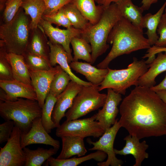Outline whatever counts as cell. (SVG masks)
I'll use <instances>...</instances> for the list:
<instances>
[{"instance_id": "6da1fadb", "label": "cell", "mask_w": 166, "mask_h": 166, "mask_svg": "<svg viewBox=\"0 0 166 166\" xmlns=\"http://www.w3.org/2000/svg\"><path fill=\"white\" fill-rule=\"evenodd\" d=\"M121 127L140 140L166 135V104L150 88L136 86L123 100Z\"/></svg>"}, {"instance_id": "7a4b0ae2", "label": "cell", "mask_w": 166, "mask_h": 166, "mask_svg": "<svg viewBox=\"0 0 166 166\" xmlns=\"http://www.w3.org/2000/svg\"><path fill=\"white\" fill-rule=\"evenodd\" d=\"M107 43L112 44V47L105 58L97 65L98 68H106L112 60L120 56L148 49L151 46L148 39L144 37L143 30L123 17L111 31Z\"/></svg>"}, {"instance_id": "3957f363", "label": "cell", "mask_w": 166, "mask_h": 166, "mask_svg": "<svg viewBox=\"0 0 166 166\" xmlns=\"http://www.w3.org/2000/svg\"><path fill=\"white\" fill-rule=\"evenodd\" d=\"M122 18L116 3H112L104 8L101 17L96 24L81 31V36L92 47V64L109 48L107 43L108 36L114 26Z\"/></svg>"}, {"instance_id": "277c9868", "label": "cell", "mask_w": 166, "mask_h": 166, "mask_svg": "<svg viewBox=\"0 0 166 166\" xmlns=\"http://www.w3.org/2000/svg\"><path fill=\"white\" fill-rule=\"evenodd\" d=\"M31 18L21 7L9 22L0 26V39L8 53L23 55L26 51L31 29Z\"/></svg>"}, {"instance_id": "5b68a950", "label": "cell", "mask_w": 166, "mask_h": 166, "mask_svg": "<svg viewBox=\"0 0 166 166\" xmlns=\"http://www.w3.org/2000/svg\"><path fill=\"white\" fill-rule=\"evenodd\" d=\"M37 101L18 98L14 101H0V115L5 121L12 120L22 133L30 129L34 120L42 115Z\"/></svg>"}, {"instance_id": "8992f818", "label": "cell", "mask_w": 166, "mask_h": 166, "mask_svg": "<svg viewBox=\"0 0 166 166\" xmlns=\"http://www.w3.org/2000/svg\"><path fill=\"white\" fill-rule=\"evenodd\" d=\"M148 65L144 59L133 58V62L126 69H112L108 67V72L99 87V91L111 88L115 92L124 95L126 89L132 85L138 86L140 77L148 71Z\"/></svg>"}, {"instance_id": "52a82bcc", "label": "cell", "mask_w": 166, "mask_h": 166, "mask_svg": "<svg viewBox=\"0 0 166 166\" xmlns=\"http://www.w3.org/2000/svg\"><path fill=\"white\" fill-rule=\"evenodd\" d=\"M99 87L83 86L72 106L65 113L66 121L78 119L103 106L107 94L100 93Z\"/></svg>"}, {"instance_id": "ba28073f", "label": "cell", "mask_w": 166, "mask_h": 166, "mask_svg": "<svg viewBox=\"0 0 166 166\" xmlns=\"http://www.w3.org/2000/svg\"><path fill=\"white\" fill-rule=\"evenodd\" d=\"M105 132L100 124L96 120L94 114L90 117L83 119L66 120L57 128L55 134L60 137L71 136L84 139L89 136L99 137Z\"/></svg>"}, {"instance_id": "9c48e42d", "label": "cell", "mask_w": 166, "mask_h": 166, "mask_svg": "<svg viewBox=\"0 0 166 166\" xmlns=\"http://www.w3.org/2000/svg\"><path fill=\"white\" fill-rule=\"evenodd\" d=\"M120 123L117 119L115 124L110 128L106 130L99 140L93 142L88 139V142L93 146L89 149V150H100L105 153L107 159L105 161L99 162V166H121L123 161L116 157L113 148L115 139L119 129L121 128Z\"/></svg>"}, {"instance_id": "30bf717a", "label": "cell", "mask_w": 166, "mask_h": 166, "mask_svg": "<svg viewBox=\"0 0 166 166\" xmlns=\"http://www.w3.org/2000/svg\"><path fill=\"white\" fill-rule=\"evenodd\" d=\"M21 131L15 125L5 145L0 147V166H22L25 163V155L21 146Z\"/></svg>"}, {"instance_id": "8fae6325", "label": "cell", "mask_w": 166, "mask_h": 166, "mask_svg": "<svg viewBox=\"0 0 166 166\" xmlns=\"http://www.w3.org/2000/svg\"><path fill=\"white\" fill-rule=\"evenodd\" d=\"M39 25L49 38L50 42L60 45L63 47L68 53L70 63L73 61V57L71 54L72 51L70 47L71 41L73 38L81 36V31L73 27L66 29L55 27L52 24L42 18Z\"/></svg>"}, {"instance_id": "7c38bea8", "label": "cell", "mask_w": 166, "mask_h": 166, "mask_svg": "<svg viewBox=\"0 0 166 166\" xmlns=\"http://www.w3.org/2000/svg\"><path fill=\"white\" fill-rule=\"evenodd\" d=\"M0 101H14L18 98L37 100L32 86L15 80H0Z\"/></svg>"}, {"instance_id": "4fadbf2b", "label": "cell", "mask_w": 166, "mask_h": 166, "mask_svg": "<svg viewBox=\"0 0 166 166\" xmlns=\"http://www.w3.org/2000/svg\"><path fill=\"white\" fill-rule=\"evenodd\" d=\"M83 85L71 80L65 89L57 97L52 114L55 127L60 125L61 119L65 117L66 111L71 107L74 99Z\"/></svg>"}, {"instance_id": "5bb4252c", "label": "cell", "mask_w": 166, "mask_h": 166, "mask_svg": "<svg viewBox=\"0 0 166 166\" xmlns=\"http://www.w3.org/2000/svg\"><path fill=\"white\" fill-rule=\"evenodd\" d=\"M60 66L56 65L49 70H29L32 85L36 93L37 101L42 108L49 93L52 80L60 70Z\"/></svg>"}, {"instance_id": "9a60e30c", "label": "cell", "mask_w": 166, "mask_h": 166, "mask_svg": "<svg viewBox=\"0 0 166 166\" xmlns=\"http://www.w3.org/2000/svg\"><path fill=\"white\" fill-rule=\"evenodd\" d=\"M122 101L121 94L114 91L111 88L107 89L105 102L101 109L96 114V120L105 130L115 123L119 112L118 106Z\"/></svg>"}, {"instance_id": "2e32d148", "label": "cell", "mask_w": 166, "mask_h": 166, "mask_svg": "<svg viewBox=\"0 0 166 166\" xmlns=\"http://www.w3.org/2000/svg\"><path fill=\"white\" fill-rule=\"evenodd\" d=\"M43 144L59 149L60 142L51 137L43 126L41 117L35 119L30 130L26 133H22L21 144L22 148L32 144Z\"/></svg>"}, {"instance_id": "e0dca14e", "label": "cell", "mask_w": 166, "mask_h": 166, "mask_svg": "<svg viewBox=\"0 0 166 166\" xmlns=\"http://www.w3.org/2000/svg\"><path fill=\"white\" fill-rule=\"evenodd\" d=\"M49 44L50 48L49 61L52 66H55L58 64L69 75L72 81L80 85L83 86L93 85L90 82L81 79L72 72L69 66L68 55L61 45L53 43L49 40Z\"/></svg>"}, {"instance_id": "ac0fdd59", "label": "cell", "mask_w": 166, "mask_h": 166, "mask_svg": "<svg viewBox=\"0 0 166 166\" xmlns=\"http://www.w3.org/2000/svg\"><path fill=\"white\" fill-rule=\"evenodd\" d=\"M125 144L121 150L114 148L116 155L126 156L132 155L135 160V163L133 166H140L143 161L148 157V154L146 152L148 148L146 141L140 142V139L136 137L129 135L124 139Z\"/></svg>"}, {"instance_id": "d6986e66", "label": "cell", "mask_w": 166, "mask_h": 166, "mask_svg": "<svg viewBox=\"0 0 166 166\" xmlns=\"http://www.w3.org/2000/svg\"><path fill=\"white\" fill-rule=\"evenodd\" d=\"M47 37L39 25L31 29L26 51L41 56L49 61L50 48Z\"/></svg>"}, {"instance_id": "ffe728a7", "label": "cell", "mask_w": 166, "mask_h": 166, "mask_svg": "<svg viewBox=\"0 0 166 166\" xmlns=\"http://www.w3.org/2000/svg\"><path fill=\"white\" fill-rule=\"evenodd\" d=\"M88 62L72 61L69 66L77 72L83 75L86 79L94 86H99L104 81L108 72V67L100 69Z\"/></svg>"}, {"instance_id": "44dd1931", "label": "cell", "mask_w": 166, "mask_h": 166, "mask_svg": "<svg viewBox=\"0 0 166 166\" xmlns=\"http://www.w3.org/2000/svg\"><path fill=\"white\" fill-rule=\"evenodd\" d=\"M60 138L62 140V149L57 158L67 159L74 156L80 157L86 153L84 138L71 136H63Z\"/></svg>"}, {"instance_id": "7402d4cb", "label": "cell", "mask_w": 166, "mask_h": 166, "mask_svg": "<svg viewBox=\"0 0 166 166\" xmlns=\"http://www.w3.org/2000/svg\"><path fill=\"white\" fill-rule=\"evenodd\" d=\"M148 66V71L139 79L138 86L151 88L155 85L156 77L166 71V53H158L157 57Z\"/></svg>"}, {"instance_id": "603a6c76", "label": "cell", "mask_w": 166, "mask_h": 166, "mask_svg": "<svg viewBox=\"0 0 166 166\" xmlns=\"http://www.w3.org/2000/svg\"><path fill=\"white\" fill-rule=\"evenodd\" d=\"M6 57L11 66L14 80L32 86L29 70L22 55L7 53Z\"/></svg>"}, {"instance_id": "cb8c5ba5", "label": "cell", "mask_w": 166, "mask_h": 166, "mask_svg": "<svg viewBox=\"0 0 166 166\" xmlns=\"http://www.w3.org/2000/svg\"><path fill=\"white\" fill-rule=\"evenodd\" d=\"M116 4L122 17L143 30L141 24L144 10L134 5L132 0H121Z\"/></svg>"}, {"instance_id": "d4e9b609", "label": "cell", "mask_w": 166, "mask_h": 166, "mask_svg": "<svg viewBox=\"0 0 166 166\" xmlns=\"http://www.w3.org/2000/svg\"><path fill=\"white\" fill-rule=\"evenodd\" d=\"M166 6V1L155 14H153L149 13L143 16L142 27L143 29L146 28L147 29L145 34L147 36V39L151 46L155 45L159 38L157 33V29Z\"/></svg>"}, {"instance_id": "484cf974", "label": "cell", "mask_w": 166, "mask_h": 166, "mask_svg": "<svg viewBox=\"0 0 166 166\" xmlns=\"http://www.w3.org/2000/svg\"><path fill=\"white\" fill-rule=\"evenodd\" d=\"M104 152L97 150L86 156L70 158L65 159H59L51 156L45 161V165L50 166H76L88 160L93 159L98 162H101L107 157Z\"/></svg>"}, {"instance_id": "4316f807", "label": "cell", "mask_w": 166, "mask_h": 166, "mask_svg": "<svg viewBox=\"0 0 166 166\" xmlns=\"http://www.w3.org/2000/svg\"><path fill=\"white\" fill-rule=\"evenodd\" d=\"M95 0H73L75 5L83 16L92 25L100 20L104 7L95 4Z\"/></svg>"}, {"instance_id": "83f0119b", "label": "cell", "mask_w": 166, "mask_h": 166, "mask_svg": "<svg viewBox=\"0 0 166 166\" xmlns=\"http://www.w3.org/2000/svg\"><path fill=\"white\" fill-rule=\"evenodd\" d=\"M31 18V29L37 27L46 10L43 0H23L21 6Z\"/></svg>"}, {"instance_id": "f1b7e54d", "label": "cell", "mask_w": 166, "mask_h": 166, "mask_svg": "<svg viewBox=\"0 0 166 166\" xmlns=\"http://www.w3.org/2000/svg\"><path fill=\"white\" fill-rule=\"evenodd\" d=\"M58 149L53 147L49 149L39 147L31 150L25 147L23 148L26 157L24 166H41L50 157L56 154Z\"/></svg>"}, {"instance_id": "f546056e", "label": "cell", "mask_w": 166, "mask_h": 166, "mask_svg": "<svg viewBox=\"0 0 166 166\" xmlns=\"http://www.w3.org/2000/svg\"><path fill=\"white\" fill-rule=\"evenodd\" d=\"M70 44L73 50L74 61L81 59L92 64V47L90 44L81 36L73 38Z\"/></svg>"}, {"instance_id": "4dcf8cb0", "label": "cell", "mask_w": 166, "mask_h": 166, "mask_svg": "<svg viewBox=\"0 0 166 166\" xmlns=\"http://www.w3.org/2000/svg\"><path fill=\"white\" fill-rule=\"evenodd\" d=\"M63 8L72 26L74 28L83 31L92 25L83 16L72 2Z\"/></svg>"}, {"instance_id": "1f68e13d", "label": "cell", "mask_w": 166, "mask_h": 166, "mask_svg": "<svg viewBox=\"0 0 166 166\" xmlns=\"http://www.w3.org/2000/svg\"><path fill=\"white\" fill-rule=\"evenodd\" d=\"M57 99V97L49 93L42 108V124L49 133L51 132L52 129L55 128L52 120V114Z\"/></svg>"}, {"instance_id": "d6a6232c", "label": "cell", "mask_w": 166, "mask_h": 166, "mask_svg": "<svg viewBox=\"0 0 166 166\" xmlns=\"http://www.w3.org/2000/svg\"><path fill=\"white\" fill-rule=\"evenodd\" d=\"M71 80L69 75L61 68L52 80L49 93L57 97L65 89Z\"/></svg>"}, {"instance_id": "836d02e7", "label": "cell", "mask_w": 166, "mask_h": 166, "mask_svg": "<svg viewBox=\"0 0 166 166\" xmlns=\"http://www.w3.org/2000/svg\"><path fill=\"white\" fill-rule=\"evenodd\" d=\"M22 55L29 70H49L53 67L49 61L41 56L27 51Z\"/></svg>"}, {"instance_id": "e575fe53", "label": "cell", "mask_w": 166, "mask_h": 166, "mask_svg": "<svg viewBox=\"0 0 166 166\" xmlns=\"http://www.w3.org/2000/svg\"><path fill=\"white\" fill-rule=\"evenodd\" d=\"M7 52L4 43L0 40V80H14L11 65L8 60Z\"/></svg>"}, {"instance_id": "d590c367", "label": "cell", "mask_w": 166, "mask_h": 166, "mask_svg": "<svg viewBox=\"0 0 166 166\" xmlns=\"http://www.w3.org/2000/svg\"><path fill=\"white\" fill-rule=\"evenodd\" d=\"M23 0H8L2 12L1 19L3 23L9 22L15 16L21 6Z\"/></svg>"}, {"instance_id": "8d00e7d4", "label": "cell", "mask_w": 166, "mask_h": 166, "mask_svg": "<svg viewBox=\"0 0 166 166\" xmlns=\"http://www.w3.org/2000/svg\"><path fill=\"white\" fill-rule=\"evenodd\" d=\"M63 7L53 15L49 16L43 15L42 18L51 24L62 26L66 29L71 28L73 26L66 15Z\"/></svg>"}, {"instance_id": "74e56055", "label": "cell", "mask_w": 166, "mask_h": 166, "mask_svg": "<svg viewBox=\"0 0 166 166\" xmlns=\"http://www.w3.org/2000/svg\"><path fill=\"white\" fill-rule=\"evenodd\" d=\"M46 7L43 15L49 16L56 13L59 10L73 0H43Z\"/></svg>"}, {"instance_id": "f35d334b", "label": "cell", "mask_w": 166, "mask_h": 166, "mask_svg": "<svg viewBox=\"0 0 166 166\" xmlns=\"http://www.w3.org/2000/svg\"><path fill=\"white\" fill-rule=\"evenodd\" d=\"M15 126L14 122L7 120L0 124V144L7 142L10 138Z\"/></svg>"}, {"instance_id": "ab89813d", "label": "cell", "mask_w": 166, "mask_h": 166, "mask_svg": "<svg viewBox=\"0 0 166 166\" xmlns=\"http://www.w3.org/2000/svg\"><path fill=\"white\" fill-rule=\"evenodd\" d=\"M157 32L159 36L154 45L160 47H166V18L164 14L160 19Z\"/></svg>"}, {"instance_id": "60d3db41", "label": "cell", "mask_w": 166, "mask_h": 166, "mask_svg": "<svg viewBox=\"0 0 166 166\" xmlns=\"http://www.w3.org/2000/svg\"><path fill=\"white\" fill-rule=\"evenodd\" d=\"M164 52L166 53V47H160L152 45L148 49L147 53L142 57L143 59L148 58L145 61L148 65L150 64L156 58V55L160 52Z\"/></svg>"}, {"instance_id": "b9f144b4", "label": "cell", "mask_w": 166, "mask_h": 166, "mask_svg": "<svg viewBox=\"0 0 166 166\" xmlns=\"http://www.w3.org/2000/svg\"><path fill=\"white\" fill-rule=\"evenodd\" d=\"M150 88L154 91L160 90H166V71L165 77L162 81L157 85H154Z\"/></svg>"}, {"instance_id": "7bdbcfd3", "label": "cell", "mask_w": 166, "mask_h": 166, "mask_svg": "<svg viewBox=\"0 0 166 166\" xmlns=\"http://www.w3.org/2000/svg\"><path fill=\"white\" fill-rule=\"evenodd\" d=\"M159 0H142L141 7L144 10H148L151 6L156 3Z\"/></svg>"}, {"instance_id": "ee69618b", "label": "cell", "mask_w": 166, "mask_h": 166, "mask_svg": "<svg viewBox=\"0 0 166 166\" xmlns=\"http://www.w3.org/2000/svg\"><path fill=\"white\" fill-rule=\"evenodd\" d=\"M121 0H95L98 5L102 6L104 8L107 7L113 3H116Z\"/></svg>"}, {"instance_id": "f6af8a7d", "label": "cell", "mask_w": 166, "mask_h": 166, "mask_svg": "<svg viewBox=\"0 0 166 166\" xmlns=\"http://www.w3.org/2000/svg\"><path fill=\"white\" fill-rule=\"evenodd\" d=\"M155 92L162 101L166 104V90H160Z\"/></svg>"}, {"instance_id": "bcb514c9", "label": "cell", "mask_w": 166, "mask_h": 166, "mask_svg": "<svg viewBox=\"0 0 166 166\" xmlns=\"http://www.w3.org/2000/svg\"><path fill=\"white\" fill-rule=\"evenodd\" d=\"M8 0H0V11L3 12L6 3Z\"/></svg>"}, {"instance_id": "7dc6e473", "label": "cell", "mask_w": 166, "mask_h": 166, "mask_svg": "<svg viewBox=\"0 0 166 166\" xmlns=\"http://www.w3.org/2000/svg\"><path fill=\"white\" fill-rule=\"evenodd\" d=\"M164 11L165 13L164 14V15L165 17L166 18V8H165Z\"/></svg>"}]
</instances>
